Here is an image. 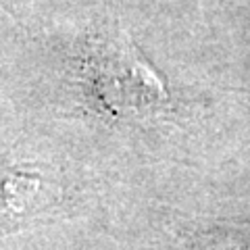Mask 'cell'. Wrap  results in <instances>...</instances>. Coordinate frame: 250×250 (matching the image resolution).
Returning a JSON list of instances; mask_svg holds the SVG:
<instances>
[{
	"label": "cell",
	"mask_w": 250,
	"mask_h": 250,
	"mask_svg": "<svg viewBox=\"0 0 250 250\" xmlns=\"http://www.w3.org/2000/svg\"><path fill=\"white\" fill-rule=\"evenodd\" d=\"M88 82L103 106L117 117H144L161 111L169 100L161 77L125 34L94 42L88 54Z\"/></svg>",
	"instance_id": "1"
},
{
	"label": "cell",
	"mask_w": 250,
	"mask_h": 250,
	"mask_svg": "<svg viewBox=\"0 0 250 250\" xmlns=\"http://www.w3.org/2000/svg\"><path fill=\"white\" fill-rule=\"evenodd\" d=\"M0 6H2V9H6V11H9V13H11V9H9V4H6V0H0Z\"/></svg>",
	"instance_id": "2"
}]
</instances>
